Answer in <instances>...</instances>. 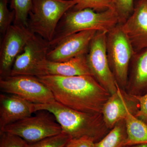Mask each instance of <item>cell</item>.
Here are the masks:
<instances>
[{"mask_svg":"<svg viewBox=\"0 0 147 147\" xmlns=\"http://www.w3.org/2000/svg\"><path fill=\"white\" fill-rule=\"evenodd\" d=\"M86 55H80L63 62H53L47 60L42 65V76H92L87 63Z\"/></svg>","mask_w":147,"mask_h":147,"instance_id":"cell-15","label":"cell"},{"mask_svg":"<svg viewBox=\"0 0 147 147\" xmlns=\"http://www.w3.org/2000/svg\"><path fill=\"white\" fill-rule=\"evenodd\" d=\"M94 142L88 138L71 139L63 147H94Z\"/></svg>","mask_w":147,"mask_h":147,"instance_id":"cell-26","label":"cell"},{"mask_svg":"<svg viewBox=\"0 0 147 147\" xmlns=\"http://www.w3.org/2000/svg\"><path fill=\"white\" fill-rule=\"evenodd\" d=\"M112 0H79L73 8L76 10L90 8L100 12L112 8Z\"/></svg>","mask_w":147,"mask_h":147,"instance_id":"cell-23","label":"cell"},{"mask_svg":"<svg viewBox=\"0 0 147 147\" xmlns=\"http://www.w3.org/2000/svg\"><path fill=\"white\" fill-rule=\"evenodd\" d=\"M106 48L109 66L117 84L125 90L130 63L135 53L119 24L107 33Z\"/></svg>","mask_w":147,"mask_h":147,"instance_id":"cell-5","label":"cell"},{"mask_svg":"<svg viewBox=\"0 0 147 147\" xmlns=\"http://www.w3.org/2000/svg\"><path fill=\"white\" fill-rule=\"evenodd\" d=\"M127 137L125 120H122L100 141L95 143L94 147H124Z\"/></svg>","mask_w":147,"mask_h":147,"instance_id":"cell-18","label":"cell"},{"mask_svg":"<svg viewBox=\"0 0 147 147\" xmlns=\"http://www.w3.org/2000/svg\"><path fill=\"white\" fill-rule=\"evenodd\" d=\"M35 112L49 111L55 116L62 132L71 139L88 138L94 143L100 141L110 129L105 125L102 114H90L67 108L57 101L43 104H34Z\"/></svg>","mask_w":147,"mask_h":147,"instance_id":"cell-2","label":"cell"},{"mask_svg":"<svg viewBox=\"0 0 147 147\" xmlns=\"http://www.w3.org/2000/svg\"><path fill=\"white\" fill-rule=\"evenodd\" d=\"M125 91L133 96L147 93V49L135 54L132 58Z\"/></svg>","mask_w":147,"mask_h":147,"instance_id":"cell-16","label":"cell"},{"mask_svg":"<svg viewBox=\"0 0 147 147\" xmlns=\"http://www.w3.org/2000/svg\"><path fill=\"white\" fill-rule=\"evenodd\" d=\"M1 90L16 95L34 104H43L56 101L53 93L37 77L15 75L1 77Z\"/></svg>","mask_w":147,"mask_h":147,"instance_id":"cell-7","label":"cell"},{"mask_svg":"<svg viewBox=\"0 0 147 147\" xmlns=\"http://www.w3.org/2000/svg\"><path fill=\"white\" fill-rule=\"evenodd\" d=\"M118 24L117 15L112 7L100 12L90 8L76 10L72 7L59 22L53 40L49 42L50 48L66 37L78 32L95 30L108 33Z\"/></svg>","mask_w":147,"mask_h":147,"instance_id":"cell-3","label":"cell"},{"mask_svg":"<svg viewBox=\"0 0 147 147\" xmlns=\"http://www.w3.org/2000/svg\"><path fill=\"white\" fill-rule=\"evenodd\" d=\"M124 147H147V144H139L131 146H125Z\"/></svg>","mask_w":147,"mask_h":147,"instance_id":"cell-27","label":"cell"},{"mask_svg":"<svg viewBox=\"0 0 147 147\" xmlns=\"http://www.w3.org/2000/svg\"><path fill=\"white\" fill-rule=\"evenodd\" d=\"M125 120L127 134L125 146L147 144V124L129 112Z\"/></svg>","mask_w":147,"mask_h":147,"instance_id":"cell-17","label":"cell"},{"mask_svg":"<svg viewBox=\"0 0 147 147\" xmlns=\"http://www.w3.org/2000/svg\"><path fill=\"white\" fill-rule=\"evenodd\" d=\"M120 25L135 54L147 49V7L144 0H138L131 16Z\"/></svg>","mask_w":147,"mask_h":147,"instance_id":"cell-13","label":"cell"},{"mask_svg":"<svg viewBox=\"0 0 147 147\" xmlns=\"http://www.w3.org/2000/svg\"><path fill=\"white\" fill-rule=\"evenodd\" d=\"M96 32L95 30H88L66 37L50 49L47 54V60L53 62H63L86 55Z\"/></svg>","mask_w":147,"mask_h":147,"instance_id":"cell-12","label":"cell"},{"mask_svg":"<svg viewBox=\"0 0 147 147\" xmlns=\"http://www.w3.org/2000/svg\"><path fill=\"white\" fill-rule=\"evenodd\" d=\"M117 92L110 95L102 108V114L105 125L111 129L116 124L125 119L128 112L135 116L139 111V101L134 96L122 89L117 84Z\"/></svg>","mask_w":147,"mask_h":147,"instance_id":"cell-11","label":"cell"},{"mask_svg":"<svg viewBox=\"0 0 147 147\" xmlns=\"http://www.w3.org/2000/svg\"><path fill=\"white\" fill-rule=\"evenodd\" d=\"M0 147H26L28 143L21 137L8 132L0 133Z\"/></svg>","mask_w":147,"mask_h":147,"instance_id":"cell-24","label":"cell"},{"mask_svg":"<svg viewBox=\"0 0 147 147\" xmlns=\"http://www.w3.org/2000/svg\"><path fill=\"white\" fill-rule=\"evenodd\" d=\"M134 96L139 103V111L135 116L147 124V93L143 95Z\"/></svg>","mask_w":147,"mask_h":147,"instance_id":"cell-25","label":"cell"},{"mask_svg":"<svg viewBox=\"0 0 147 147\" xmlns=\"http://www.w3.org/2000/svg\"><path fill=\"white\" fill-rule=\"evenodd\" d=\"M50 49L48 41L34 34L16 58L9 75L42 76L41 68L47 60V54Z\"/></svg>","mask_w":147,"mask_h":147,"instance_id":"cell-9","label":"cell"},{"mask_svg":"<svg viewBox=\"0 0 147 147\" xmlns=\"http://www.w3.org/2000/svg\"><path fill=\"white\" fill-rule=\"evenodd\" d=\"M70 139L69 135L62 132L32 144H28L26 147H63Z\"/></svg>","mask_w":147,"mask_h":147,"instance_id":"cell-21","label":"cell"},{"mask_svg":"<svg viewBox=\"0 0 147 147\" xmlns=\"http://www.w3.org/2000/svg\"><path fill=\"white\" fill-rule=\"evenodd\" d=\"M9 0H0V32L3 36L11 25L15 18L13 10H9Z\"/></svg>","mask_w":147,"mask_h":147,"instance_id":"cell-22","label":"cell"},{"mask_svg":"<svg viewBox=\"0 0 147 147\" xmlns=\"http://www.w3.org/2000/svg\"><path fill=\"white\" fill-rule=\"evenodd\" d=\"M135 5L134 0H112V7L117 15L119 25L123 24L131 16Z\"/></svg>","mask_w":147,"mask_h":147,"instance_id":"cell-20","label":"cell"},{"mask_svg":"<svg viewBox=\"0 0 147 147\" xmlns=\"http://www.w3.org/2000/svg\"><path fill=\"white\" fill-rule=\"evenodd\" d=\"M67 1H69V0H67Z\"/></svg>","mask_w":147,"mask_h":147,"instance_id":"cell-29","label":"cell"},{"mask_svg":"<svg viewBox=\"0 0 147 147\" xmlns=\"http://www.w3.org/2000/svg\"><path fill=\"white\" fill-rule=\"evenodd\" d=\"M35 112L34 103L16 95L1 94L0 131L7 125L30 117Z\"/></svg>","mask_w":147,"mask_h":147,"instance_id":"cell-14","label":"cell"},{"mask_svg":"<svg viewBox=\"0 0 147 147\" xmlns=\"http://www.w3.org/2000/svg\"><path fill=\"white\" fill-rule=\"evenodd\" d=\"M79 0H33L28 25L32 32L50 42L65 13Z\"/></svg>","mask_w":147,"mask_h":147,"instance_id":"cell-4","label":"cell"},{"mask_svg":"<svg viewBox=\"0 0 147 147\" xmlns=\"http://www.w3.org/2000/svg\"><path fill=\"white\" fill-rule=\"evenodd\" d=\"M36 115L6 126L0 133L8 132L18 136L30 144L62 132L55 116L49 111L40 110Z\"/></svg>","mask_w":147,"mask_h":147,"instance_id":"cell-6","label":"cell"},{"mask_svg":"<svg viewBox=\"0 0 147 147\" xmlns=\"http://www.w3.org/2000/svg\"><path fill=\"white\" fill-rule=\"evenodd\" d=\"M107 33L105 32H96L90 42L86 57L92 76L110 94H112L117 92V88L107 58Z\"/></svg>","mask_w":147,"mask_h":147,"instance_id":"cell-8","label":"cell"},{"mask_svg":"<svg viewBox=\"0 0 147 147\" xmlns=\"http://www.w3.org/2000/svg\"><path fill=\"white\" fill-rule=\"evenodd\" d=\"M37 78L51 91L56 101L83 113L101 114L111 95L92 75H45Z\"/></svg>","mask_w":147,"mask_h":147,"instance_id":"cell-1","label":"cell"},{"mask_svg":"<svg viewBox=\"0 0 147 147\" xmlns=\"http://www.w3.org/2000/svg\"><path fill=\"white\" fill-rule=\"evenodd\" d=\"M144 1L145 3H146V5L147 7V0H144Z\"/></svg>","mask_w":147,"mask_h":147,"instance_id":"cell-28","label":"cell"},{"mask_svg":"<svg viewBox=\"0 0 147 147\" xmlns=\"http://www.w3.org/2000/svg\"><path fill=\"white\" fill-rule=\"evenodd\" d=\"M35 34L28 27L13 24L3 36L0 50L1 77L8 76L16 58Z\"/></svg>","mask_w":147,"mask_h":147,"instance_id":"cell-10","label":"cell"},{"mask_svg":"<svg viewBox=\"0 0 147 147\" xmlns=\"http://www.w3.org/2000/svg\"><path fill=\"white\" fill-rule=\"evenodd\" d=\"M33 0H11L10 8L15 12L13 24L28 27L29 12L31 9Z\"/></svg>","mask_w":147,"mask_h":147,"instance_id":"cell-19","label":"cell"}]
</instances>
